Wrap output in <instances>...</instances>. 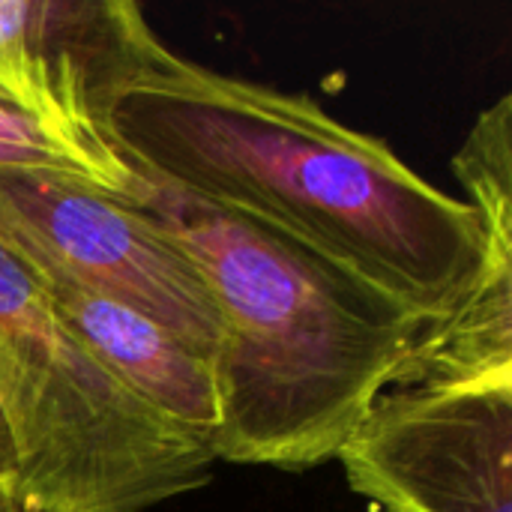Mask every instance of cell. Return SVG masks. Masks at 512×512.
I'll list each match as a JSON object with an SVG mask.
<instances>
[{
  "instance_id": "6da1fadb",
  "label": "cell",
  "mask_w": 512,
  "mask_h": 512,
  "mask_svg": "<svg viewBox=\"0 0 512 512\" xmlns=\"http://www.w3.org/2000/svg\"><path fill=\"white\" fill-rule=\"evenodd\" d=\"M105 135L132 171L261 222L438 324L483 267L477 213L306 93L234 78L165 42Z\"/></svg>"
},
{
  "instance_id": "7a4b0ae2",
  "label": "cell",
  "mask_w": 512,
  "mask_h": 512,
  "mask_svg": "<svg viewBox=\"0 0 512 512\" xmlns=\"http://www.w3.org/2000/svg\"><path fill=\"white\" fill-rule=\"evenodd\" d=\"M147 183L141 207L192 255L222 318L213 459L276 471L333 462L429 324L303 243Z\"/></svg>"
},
{
  "instance_id": "3957f363",
  "label": "cell",
  "mask_w": 512,
  "mask_h": 512,
  "mask_svg": "<svg viewBox=\"0 0 512 512\" xmlns=\"http://www.w3.org/2000/svg\"><path fill=\"white\" fill-rule=\"evenodd\" d=\"M0 408L24 512H144L207 483L210 450L132 402L57 318L42 279L0 243Z\"/></svg>"
},
{
  "instance_id": "277c9868",
  "label": "cell",
  "mask_w": 512,
  "mask_h": 512,
  "mask_svg": "<svg viewBox=\"0 0 512 512\" xmlns=\"http://www.w3.org/2000/svg\"><path fill=\"white\" fill-rule=\"evenodd\" d=\"M0 243L150 318L216 366L222 318L204 273L144 207L54 174L0 171Z\"/></svg>"
},
{
  "instance_id": "5b68a950",
  "label": "cell",
  "mask_w": 512,
  "mask_h": 512,
  "mask_svg": "<svg viewBox=\"0 0 512 512\" xmlns=\"http://www.w3.org/2000/svg\"><path fill=\"white\" fill-rule=\"evenodd\" d=\"M336 462L381 512H512V384L393 387Z\"/></svg>"
},
{
  "instance_id": "8992f818",
  "label": "cell",
  "mask_w": 512,
  "mask_h": 512,
  "mask_svg": "<svg viewBox=\"0 0 512 512\" xmlns=\"http://www.w3.org/2000/svg\"><path fill=\"white\" fill-rule=\"evenodd\" d=\"M159 45L129 0H0V102L105 135L117 93Z\"/></svg>"
},
{
  "instance_id": "52a82bcc",
  "label": "cell",
  "mask_w": 512,
  "mask_h": 512,
  "mask_svg": "<svg viewBox=\"0 0 512 512\" xmlns=\"http://www.w3.org/2000/svg\"><path fill=\"white\" fill-rule=\"evenodd\" d=\"M36 276L42 279L57 318L93 363L159 423L213 456V438L219 432L213 363L129 306L60 276Z\"/></svg>"
},
{
  "instance_id": "ba28073f",
  "label": "cell",
  "mask_w": 512,
  "mask_h": 512,
  "mask_svg": "<svg viewBox=\"0 0 512 512\" xmlns=\"http://www.w3.org/2000/svg\"><path fill=\"white\" fill-rule=\"evenodd\" d=\"M0 171L66 177L135 207L150 192V183L126 165L102 132L54 123L9 102H0Z\"/></svg>"
},
{
  "instance_id": "9c48e42d",
  "label": "cell",
  "mask_w": 512,
  "mask_h": 512,
  "mask_svg": "<svg viewBox=\"0 0 512 512\" xmlns=\"http://www.w3.org/2000/svg\"><path fill=\"white\" fill-rule=\"evenodd\" d=\"M0 512H24V483L12 429L0 408Z\"/></svg>"
}]
</instances>
